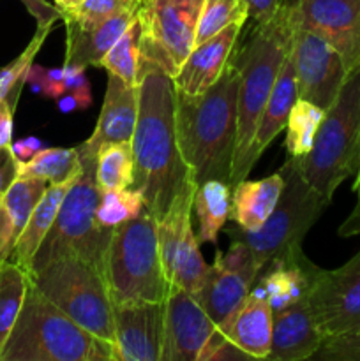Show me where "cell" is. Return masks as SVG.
I'll return each instance as SVG.
<instances>
[{
  "mask_svg": "<svg viewBox=\"0 0 360 361\" xmlns=\"http://www.w3.org/2000/svg\"><path fill=\"white\" fill-rule=\"evenodd\" d=\"M11 150L14 152V155L20 161H28L35 152L41 150V143L37 140H34V137H28V140L18 141V143H11Z\"/></svg>",
  "mask_w": 360,
  "mask_h": 361,
  "instance_id": "45",
  "label": "cell"
},
{
  "mask_svg": "<svg viewBox=\"0 0 360 361\" xmlns=\"http://www.w3.org/2000/svg\"><path fill=\"white\" fill-rule=\"evenodd\" d=\"M292 56L299 99L327 111L344 85L349 71L337 49L306 28L293 27Z\"/></svg>",
  "mask_w": 360,
  "mask_h": 361,
  "instance_id": "11",
  "label": "cell"
},
{
  "mask_svg": "<svg viewBox=\"0 0 360 361\" xmlns=\"http://www.w3.org/2000/svg\"><path fill=\"white\" fill-rule=\"evenodd\" d=\"M325 111L313 102L296 99L286 123V150L292 157H302L313 148Z\"/></svg>",
  "mask_w": 360,
  "mask_h": 361,
  "instance_id": "32",
  "label": "cell"
},
{
  "mask_svg": "<svg viewBox=\"0 0 360 361\" xmlns=\"http://www.w3.org/2000/svg\"><path fill=\"white\" fill-rule=\"evenodd\" d=\"M293 23L286 0L272 21L251 30L233 60L240 71L239 101H236V141L233 154L229 187L247 178L253 166L249 162L251 143L263 113L277 74L288 56L293 39Z\"/></svg>",
  "mask_w": 360,
  "mask_h": 361,
  "instance_id": "3",
  "label": "cell"
},
{
  "mask_svg": "<svg viewBox=\"0 0 360 361\" xmlns=\"http://www.w3.org/2000/svg\"><path fill=\"white\" fill-rule=\"evenodd\" d=\"M279 173L284 178V187L261 229L246 231L232 221L222 228L229 240L246 243L261 268L279 254L302 247L307 233L330 204L304 180L295 157L288 155Z\"/></svg>",
  "mask_w": 360,
  "mask_h": 361,
  "instance_id": "8",
  "label": "cell"
},
{
  "mask_svg": "<svg viewBox=\"0 0 360 361\" xmlns=\"http://www.w3.org/2000/svg\"><path fill=\"white\" fill-rule=\"evenodd\" d=\"M136 14L138 9L124 11L92 30L66 27L67 37L64 67H73V69L101 67V60L119 41L120 35H124V32L136 21Z\"/></svg>",
  "mask_w": 360,
  "mask_h": 361,
  "instance_id": "22",
  "label": "cell"
},
{
  "mask_svg": "<svg viewBox=\"0 0 360 361\" xmlns=\"http://www.w3.org/2000/svg\"><path fill=\"white\" fill-rule=\"evenodd\" d=\"M16 240L13 236V228H11V221L7 217V212L4 208L2 200H0V263L9 261L11 254H13Z\"/></svg>",
  "mask_w": 360,
  "mask_h": 361,
  "instance_id": "42",
  "label": "cell"
},
{
  "mask_svg": "<svg viewBox=\"0 0 360 361\" xmlns=\"http://www.w3.org/2000/svg\"><path fill=\"white\" fill-rule=\"evenodd\" d=\"M240 25H229L191 49L175 78V90L189 95L203 94L221 78L239 41Z\"/></svg>",
  "mask_w": 360,
  "mask_h": 361,
  "instance_id": "18",
  "label": "cell"
},
{
  "mask_svg": "<svg viewBox=\"0 0 360 361\" xmlns=\"http://www.w3.org/2000/svg\"><path fill=\"white\" fill-rule=\"evenodd\" d=\"M299 162L304 180L327 201L360 168V67L349 71L344 85L325 111L313 148Z\"/></svg>",
  "mask_w": 360,
  "mask_h": 361,
  "instance_id": "5",
  "label": "cell"
},
{
  "mask_svg": "<svg viewBox=\"0 0 360 361\" xmlns=\"http://www.w3.org/2000/svg\"><path fill=\"white\" fill-rule=\"evenodd\" d=\"M27 274L32 284L71 319L115 345L113 302L97 268L74 254H62Z\"/></svg>",
  "mask_w": 360,
  "mask_h": 361,
  "instance_id": "9",
  "label": "cell"
},
{
  "mask_svg": "<svg viewBox=\"0 0 360 361\" xmlns=\"http://www.w3.org/2000/svg\"><path fill=\"white\" fill-rule=\"evenodd\" d=\"M293 27L334 46L348 71L360 67V0H286Z\"/></svg>",
  "mask_w": 360,
  "mask_h": 361,
  "instance_id": "13",
  "label": "cell"
},
{
  "mask_svg": "<svg viewBox=\"0 0 360 361\" xmlns=\"http://www.w3.org/2000/svg\"><path fill=\"white\" fill-rule=\"evenodd\" d=\"M76 148L83 169L64 196L55 222L32 257L27 271L35 270L62 254H74L97 268L102 275L106 250L115 228H104L95 217L102 194L95 180V155L81 145Z\"/></svg>",
  "mask_w": 360,
  "mask_h": 361,
  "instance_id": "7",
  "label": "cell"
},
{
  "mask_svg": "<svg viewBox=\"0 0 360 361\" xmlns=\"http://www.w3.org/2000/svg\"><path fill=\"white\" fill-rule=\"evenodd\" d=\"M325 337L311 310L309 298L282 309L272 317V344L267 360H313Z\"/></svg>",
  "mask_w": 360,
  "mask_h": 361,
  "instance_id": "20",
  "label": "cell"
},
{
  "mask_svg": "<svg viewBox=\"0 0 360 361\" xmlns=\"http://www.w3.org/2000/svg\"><path fill=\"white\" fill-rule=\"evenodd\" d=\"M14 111L7 101L0 99V147H11Z\"/></svg>",
  "mask_w": 360,
  "mask_h": 361,
  "instance_id": "43",
  "label": "cell"
},
{
  "mask_svg": "<svg viewBox=\"0 0 360 361\" xmlns=\"http://www.w3.org/2000/svg\"><path fill=\"white\" fill-rule=\"evenodd\" d=\"M18 168L20 159L14 155L11 147H0V200L18 178Z\"/></svg>",
  "mask_w": 360,
  "mask_h": 361,
  "instance_id": "40",
  "label": "cell"
},
{
  "mask_svg": "<svg viewBox=\"0 0 360 361\" xmlns=\"http://www.w3.org/2000/svg\"><path fill=\"white\" fill-rule=\"evenodd\" d=\"M214 331L215 323L191 293L169 288L164 300L161 361H198Z\"/></svg>",
  "mask_w": 360,
  "mask_h": 361,
  "instance_id": "15",
  "label": "cell"
},
{
  "mask_svg": "<svg viewBox=\"0 0 360 361\" xmlns=\"http://www.w3.org/2000/svg\"><path fill=\"white\" fill-rule=\"evenodd\" d=\"M73 183L74 182L49 183L44 196L41 197L37 207L32 212L27 226H25V229L21 231V235L18 236L16 245H14V250L13 254H11L9 261L20 264L25 271L28 270V267H30L32 263V257L35 256L39 245L42 243L44 236L48 235L53 222H55V217L56 214H59V208L60 204H62L64 196H66L67 190L71 189Z\"/></svg>",
  "mask_w": 360,
  "mask_h": 361,
  "instance_id": "25",
  "label": "cell"
},
{
  "mask_svg": "<svg viewBox=\"0 0 360 361\" xmlns=\"http://www.w3.org/2000/svg\"><path fill=\"white\" fill-rule=\"evenodd\" d=\"M296 99H299V95H296L295 67H293L292 56L288 53L281 71H279L274 88L270 92V97H268L263 113L260 116L253 143H251L249 162L253 168L258 162V159L267 150L268 145L279 136L281 130L286 129L289 113H292V108L296 102Z\"/></svg>",
  "mask_w": 360,
  "mask_h": 361,
  "instance_id": "23",
  "label": "cell"
},
{
  "mask_svg": "<svg viewBox=\"0 0 360 361\" xmlns=\"http://www.w3.org/2000/svg\"><path fill=\"white\" fill-rule=\"evenodd\" d=\"M140 109V85H129L108 73L104 101L97 126L87 141L81 143L85 150L97 155L102 145L124 143L133 140Z\"/></svg>",
  "mask_w": 360,
  "mask_h": 361,
  "instance_id": "19",
  "label": "cell"
},
{
  "mask_svg": "<svg viewBox=\"0 0 360 361\" xmlns=\"http://www.w3.org/2000/svg\"><path fill=\"white\" fill-rule=\"evenodd\" d=\"M145 201L133 187L115 190H102L101 201L95 210L99 224L104 228H116L122 222L138 217L143 212Z\"/></svg>",
  "mask_w": 360,
  "mask_h": 361,
  "instance_id": "36",
  "label": "cell"
},
{
  "mask_svg": "<svg viewBox=\"0 0 360 361\" xmlns=\"http://www.w3.org/2000/svg\"><path fill=\"white\" fill-rule=\"evenodd\" d=\"M28 289V274L13 261L0 263V353L13 331Z\"/></svg>",
  "mask_w": 360,
  "mask_h": 361,
  "instance_id": "28",
  "label": "cell"
},
{
  "mask_svg": "<svg viewBox=\"0 0 360 361\" xmlns=\"http://www.w3.org/2000/svg\"><path fill=\"white\" fill-rule=\"evenodd\" d=\"M140 27L134 21L101 60L102 69L129 85H140Z\"/></svg>",
  "mask_w": 360,
  "mask_h": 361,
  "instance_id": "33",
  "label": "cell"
},
{
  "mask_svg": "<svg viewBox=\"0 0 360 361\" xmlns=\"http://www.w3.org/2000/svg\"><path fill=\"white\" fill-rule=\"evenodd\" d=\"M320 267L304 254L302 247L279 254L258 274L251 293L267 300L272 314L309 298Z\"/></svg>",
  "mask_w": 360,
  "mask_h": 361,
  "instance_id": "17",
  "label": "cell"
},
{
  "mask_svg": "<svg viewBox=\"0 0 360 361\" xmlns=\"http://www.w3.org/2000/svg\"><path fill=\"white\" fill-rule=\"evenodd\" d=\"M59 106H60V109H62L64 113H69V111H74V109L81 108L80 101H78V99H76V95L71 94V92L64 94V97L60 99Z\"/></svg>",
  "mask_w": 360,
  "mask_h": 361,
  "instance_id": "46",
  "label": "cell"
},
{
  "mask_svg": "<svg viewBox=\"0 0 360 361\" xmlns=\"http://www.w3.org/2000/svg\"><path fill=\"white\" fill-rule=\"evenodd\" d=\"M251 361L254 360L253 356H249L247 353H244L242 349L236 348L229 338H226L224 335L219 334L217 330L212 334V337L208 338V342L205 344V348L201 349L198 361Z\"/></svg>",
  "mask_w": 360,
  "mask_h": 361,
  "instance_id": "39",
  "label": "cell"
},
{
  "mask_svg": "<svg viewBox=\"0 0 360 361\" xmlns=\"http://www.w3.org/2000/svg\"><path fill=\"white\" fill-rule=\"evenodd\" d=\"M133 189L145 208L161 221L175 200L196 189L180 154L175 129V85L168 74L148 69L140 74V109L133 140Z\"/></svg>",
  "mask_w": 360,
  "mask_h": 361,
  "instance_id": "1",
  "label": "cell"
},
{
  "mask_svg": "<svg viewBox=\"0 0 360 361\" xmlns=\"http://www.w3.org/2000/svg\"><path fill=\"white\" fill-rule=\"evenodd\" d=\"M0 361H116V349L71 319L28 279L23 307Z\"/></svg>",
  "mask_w": 360,
  "mask_h": 361,
  "instance_id": "4",
  "label": "cell"
},
{
  "mask_svg": "<svg viewBox=\"0 0 360 361\" xmlns=\"http://www.w3.org/2000/svg\"><path fill=\"white\" fill-rule=\"evenodd\" d=\"M48 185V182L39 178H16L2 196V204L11 221L14 240H18L25 229L32 212L44 196Z\"/></svg>",
  "mask_w": 360,
  "mask_h": 361,
  "instance_id": "31",
  "label": "cell"
},
{
  "mask_svg": "<svg viewBox=\"0 0 360 361\" xmlns=\"http://www.w3.org/2000/svg\"><path fill=\"white\" fill-rule=\"evenodd\" d=\"M49 28H52V23L39 25L34 39L25 48V51L18 59H14L13 62L7 63L4 69H0V99L7 101V104L11 106L13 111L16 109L20 92L23 88L25 81H27L28 71H30L32 62H34V56L41 49L46 35L49 34Z\"/></svg>",
  "mask_w": 360,
  "mask_h": 361,
  "instance_id": "34",
  "label": "cell"
},
{
  "mask_svg": "<svg viewBox=\"0 0 360 361\" xmlns=\"http://www.w3.org/2000/svg\"><path fill=\"white\" fill-rule=\"evenodd\" d=\"M240 71L228 62L221 78L203 94L175 90L176 143L194 185L221 180L229 185L236 141V101Z\"/></svg>",
  "mask_w": 360,
  "mask_h": 361,
  "instance_id": "2",
  "label": "cell"
},
{
  "mask_svg": "<svg viewBox=\"0 0 360 361\" xmlns=\"http://www.w3.org/2000/svg\"><path fill=\"white\" fill-rule=\"evenodd\" d=\"M309 305L325 338L360 324V250L335 270L320 268Z\"/></svg>",
  "mask_w": 360,
  "mask_h": 361,
  "instance_id": "14",
  "label": "cell"
},
{
  "mask_svg": "<svg viewBox=\"0 0 360 361\" xmlns=\"http://www.w3.org/2000/svg\"><path fill=\"white\" fill-rule=\"evenodd\" d=\"M313 360L360 361V324L352 330L325 338Z\"/></svg>",
  "mask_w": 360,
  "mask_h": 361,
  "instance_id": "38",
  "label": "cell"
},
{
  "mask_svg": "<svg viewBox=\"0 0 360 361\" xmlns=\"http://www.w3.org/2000/svg\"><path fill=\"white\" fill-rule=\"evenodd\" d=\"M78 148H41L28 161H20L18 178H39L48 183L76 182L81 173Z\"/></svg>",
  "mask_w": 360,
  "mask_h": 361,
  "instance_id": "27",
  "label": "cell"
},
{
  "mask_svg": "<svg viewBox=\"0 0 360 361\" xmlns=\"http://www.w3.org/2000/svg\"><path fill=\"white\" fill-rule=\"evenodd\" d=\"M284 178L281 173L261 180H242L232 187L229 221L246 231H258L267 222L277 204Z\"/></svg>",
  "mask_w": 360,
  "mask_h": 361,
  "instance_id": "24",
  "label": "cell"
},
{
  "mask_svg": "<svg viewBox=\"0 0 360 361\" xmlns=\"http://www.w3.org/2000/svg\"><path fill=\"white\" fill-rule=\"evenodd\" d=\"M208 264L205 263L200 252V243L194 235L193 224L186 229L175 257H173L172 271H169V288H180L184 291L196 295L207 277Z\"/></svg>",
  "mask_w": 360,
  "mask_h": 361,
  "instance_id": "29",
  "label": "cell"
},
{
  "mask_svg": "<svg viewBox=\"0 0 360 361\" xmlns=\"http://www.w3.org/2000/svg\"><path fill=\"white\" fill-rule=\"evenodd\" d=\"M272 317L267 300L249 293L236 312L215 330L254 360H267L272 344Z\"/></svg>",
  "mask_w": 360,
  "mask_h": 361,
  "instance_id": "21",
  "label": "cell"
},
{
  "mask_svg": "<svg viewBox=\"0 0 360 361\" xmlns=\"http://www.w3.org/2000/svg\"><path fill=\"white\" fill-rule=\"evenodd\" d=\"M353 192L360 197V168L355 175V182H353Z\"/></svg>",
  "mask_w": 360,
  "mask_h": 361,
  "instance_id": "48",
  "label": "cell"
},
{
  "mask_svg": "<svg viewBox=\"0 0 360 361\" xmlns=\"http://www.w3.org/2000/svg\"><path fill=\"white\" fill-rule=\"evenodd\" d=\"M140 2L141 0H83L78 7L60 14L66 27L92 30L124 11L138 9Z\"/></svg>",
  "mask_w": 360,
  "mask_h": 361,
  "instance_id": "37",
  "label": "cell"
},
{
  "mask_svg": "<svg viewBox=\"0 0 360 361\" xmlns=\"http://www.w3.org/2000/svg\"><path fill=\"white\" fill-rule=\"evenodd\" d=\"M261 267L242 242L232 240L228 252L215 254L200 291L194 295L215 326L236 312L260 274Z\"/></svg>",
  "mask_w": 360,
  "mask_h": 361,
  "instance_id": "12",
  "label": "cell"
},
{
  "mask_svg": "<svg viewBox=\"0 0 360 361\" xmlns=\"http://www.w3.org/2000/svg\"><path fill=\"white\" fill-rule=\"evenodd\" d=\"M249 18L244 0H203L200 20H198L194 46L207 41L229 25L242 27Z\"/></svg>",
  "mask_w": 360,
  "mask_h": 361,
  "instance_id": "35",
  "label": "cell"
},
{
  "mask_svg": "<svg viewBox=\"0 0 360 361\" xmlns=\"http://www.w3.org/2000/svg\"><path fill=\"white\" fill-rule=\"evenodd\" d=\"M116 361H161L164 302L113 305Z\"/></svg>",
  "mask_w": 360,
  "mask_h": 361,
  "instance_id": "16",
  "label": "cell"
},
{
  "mask_svg": "<svg viewBox=\"0 0 360 361\" xmlns=\"http://www.w3.org/2000/svg\"><path fill=\"white\" fill-rule=\"evenodd\" d=\"M203 0H141L136 21L140 27V74L155 69L175 78L194 48Z\"/></svg>",
  "mask_w": 360,
  "mask_h": 361,
  "instance_id": "10",
  "label": "cell"
},
{
  "mask_svg": "<svg viewBox=\"0 0 360 361\" xmlns=\"http://www.w3.org/2000/svg\"><path fill=\"white\" fill-rule=\"evenodd\" d=\"M193 210L198 221V243H215L219 231L229 221L232 187L221 180H208L196 185Z\"/></svg>",
  "mask_w": 360,
  "mask_h": 361,
  "instance_id": "26",
  "label": "cell"
},
{
  "mask_svg": "<svg viewBox=\"0 0 360 361\" xmlns=\"http://www.w3.org/2000/svg\"><path fill=\"white\" fill-rule=\"evenodd\" d=\"M102 279L113 305L166 300L169 282L159 256L157 221L147 208L113 229Z\"/></svg>",
  "mask_w": 360,
  "mask_h": 361,
  "instance_id": "6",
  "label": "cell"
},
{
  "mask_svg": "<svg viewBox=\"0 0 360 361\" xmlns=\"http://www.w3.org/2000/svg\"><path fill=\"white\" fill-rule=\"evenodd\" d=\"M244 2H246L249 16L258 25H265L277 16L284 0H244Z\"/></svg>",
  "mask_w": 360,
  "mask_h": 361,
  "instance_id": "41",
  "label": "cell"
},
{
  "mask_svg": "<svg viewBox=\"0 0 360 361\" xmlns=\"http://www.w3.org/2000/svg\"><path fill=\"white\" fill-rule=\"evenodd\" d=\"M339 236L342 238H349V236L360 235V197L356 201L355 208H353L352 214L346 217V221L339 226Z\"/></svg>",
  "mask_w": 360,
  "mask_h": 361,
  "instance_id": "44",
  "label": "cell"
},
{
  "mask_svg": "<svg viewBox=\"0 0 360 361\" xmlns=\"http://www.w3.org/2000/svg\"><path fill=\"white\" fill-rule=\"evenodd\" d=\"M95 180L101 190L127 189L134 180L131 141L102 145L95 155Z\"/></svg>",
  "mask_w": 360,
  "mask_h": 361,
  "instance_id": "30",
  "label": "cell"
},
{
  "mask_svg": "<svg viewBox=\"0 0 360 361\" xmlns=\"http://www.w3.org/2000/svg\"><path fill=\"white\" fill-rule=\"evenodd\" d=\"M81 2H83V0H55L56 9H59L60 13H64V11L74 9V7L80 6Z\"/></svg>",
  "mask_w": 360,
  "mask_h": 361,
  "instance_id": "47",
  "label": "cell"
}]
</instances>
